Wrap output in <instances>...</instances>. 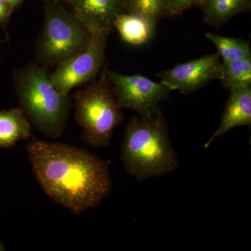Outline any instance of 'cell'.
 I'll use <instances>...</instances> for the list:
<instances>
[{"instance_id": "obj_1", "label": "cell", "mask_w": 251, "mask_h": 251, "mask_svg": "<svg viewBox=\"0 0 251 251\" xmlns=\"http://www.w3.org/2000/svg\"><path fill=\"white\" fill-rule=\"evenodd\" d=\"M26 150L43 191L74 214L99 205L110 192V160L76 147L38 139L29 142Z\"/></svg>"}, {"instance_id": "obj_2", "label": "cell", "mask_w": 251, "mask_h": 251, "mask_svg": "<svg viewBox=\"0 0 251 251\" xmlns=\"http://www.w3.org/2000/svg\"><path fill=\"white\" fill-rule=\"evenodd\" d=\"M121 158L126 171L139 181L176 169L177 156L161 110L151 116L130 119L122 139Z\"/></svg>"}, {"instance_id": "obj_3", "label": "cell", "mask_w": 251, "mask_h": 251, "mask_svg": "<svg viewBox=\"0 0 251 251\" xmlns=\"http://www.w3.org/2000/svg\"><path fill=\"white\" fill-rule=\"evenodd\" d=\"M47 68L29 63L15 75L20 105L30 124L55 139L62 135L71 110L69 96L59 92L50 79Z\"/></svg>"}, {"instance_id": "obj_4", "label": "cell", "mask_w": 251, "mask_h": 251, "mask_svg": "<svg viewBox=\"0 0 251 251\" xmlns=\"http://www.w3.org/2000/svg\"><path fill=\"white\" fill-rule=\"evenodd\" d=\"M104 66L95 80L74 94L75 118L82 128V138L89 146L101 148L110 145L115 128L124 120Z\"/></svg>"}, {"instance_id": "obj_5", "label": "cell", "mask_w": 251, "mask_h": 251, "mask_svg": "<svg viewBox=\"0 0 251 251\" xmlns=\"http://www.w3.org/2000/svg\"><path fill=\"white\" fill-rule=\"evenodd\" d=\"M45 3L44 25L35 54L43 67H57L86 49L91 32L62 1Z\"/></svg>"}, {"instance_id": "obj_6", "label": "cell", "mask_w": 251, "mask_h": 251, "mask_svg": "<svg viewBox=\"0 0 251 251\" xmlns=\"http://www.w3.org/2000/svg\"><path fill=\"white\" fill-rule=\"evenodd\" d=\"M108 36L103 32H91L86 49L49 74L51 82L59 92L69 96L74 89L87 85L99 76L105 66Z\"/></svg>"}, {"instance_id": "obj_7", "label": "cell", "mask_w": 251, "mask_h": 251, "mask_svg": "<svg viewBox=\"0 0 251 251\" xmlns=\"http://www.w3.org/2000/svg\"><path fill=\"white\" fill-rule=\"evenodd\" d=\"M107 73L119 105L134 110L140 117L151 116L160 111V104L171 92L161 82L141 75H124L109 69Z\"/></svg>"}, {"instance_id": "obj_8", "label": "cell", "mask_w": 251, "mask_h": 251, "mask_svg": "<svg viewBox=\"0 0 251 251\" xmlns=\"http://www.w3.org/2000/svg\"><path fill=\"white\" fill-rule=\"evenodd\" d=\"M163 85L171 91L178 90L189 94L200 90L211 81L221 80L223 64L216 52L201 58L178 64L168 70L156 74Z\"/></svg>"}, {"instance_id": "obj_9", "label": "cell", "mask_w": 251, "mask_h": 251, "mask_svg": "<svg viewBox=\"0 0 251 251\" xmlns=\"http://www.w3.org/2000/svg\"><path fill=\"white\" fill-rule=\"evenodd\" d=\"M90 32L110 35L119 15L126 12L122 0H59Z\"/></svg>"}, {"instance_id": "obj_10", "label": "cell", "mask_w": 251, "mask_h": 251, "mask_svg": "<svg viewBox=\"0 0 251 251\" xmlns=\"http://www.w3.org/2000/svg\"><path fill=\"white\" fill-rule=\"evenodd\" d=\"M230 94L226 102L221 124L209 140L204 145L206 149L213 142L238 126H251V87L229 90Z\"/></svg>"}, {"instance_id": "obj_11", "label": "cell", "mask_w": 251, "mask_h": 251, "mask_svg": "<svg viewBox=\"0 0 251 251\" xmlns=\"http://www.w3.org/2000/svg\"><path fill=\"white\" fill-rule=\"evenodd\" d=\"M31 136V124L22 109L0 111V147L10 148Z\"/></svg>"}, {"instance_id": "obj_12", "label": "cell", "mask_w": 251, "mask_h": 251, "mask_svg": "<svg viewBox=\"0 0 251 251\" xmlns=\"http://www.w3.org/2000/svg\"><path fill=\"white\" fill-rule=\"evenodd\" d=\"M156 23L138 15L124 12L117 16L114 24L122 40L133 46L143 45L153 34Z\"/></svg>"}, {"instance_id": "obj_13", "label": "cell", "mask_w": 251, "mask_h": 251, "mask_svg": "<svg viewBox=\"0 0 251 251\" xmlns=\"http://www.w3.org/2000/svg\"><path fill=\"white\" fill-rule=\"evenodd\" d=\"M201 8L204 22L219 28L236 15L250 11L251 0H204Z\"/></svg>"}, {"instance_id": "obj_14", "label": "cell", "mask_w": 251, "mask_h": 251, "mask_svg": "<svg viewBox=\"0 0 251 251\" xmlns=\"http://www.w3.org/2000/svg\"><path fill=\"white\" fill-rule=\"evenodd\" d=\"M205 36L216 46L218 52L222 57L223 62L251 57L249 41L212 32H206Z\"/></svg>"}, {"instance_id": "obj_15", "label": "cell", "mask_w": 251, "mask_h": 251, "mask_svg": "<svg viewBox=\"0 0 251 251\" xmlns=\"http://www.w3.org/2000/svg\"><path fill=\"white\" fill-rule=\"evenodd\" d=\"M223 85L229 90L251 87V57L223 62Z\"/></svg>"}, {"instance_id": "obj_16", "label": "cell", "mask_w": 251, "mask_h": 251, "mask_svg": "<svg viewBox=\"0 0 251 251\" xmlns=\"http://www.w3.org/2000/svg\"><path fill=\"white\" fill-rule=\"evenodd\" d=\"M126 12L158 22L169 14L167 0H122Z\"/></svg>"}, {"instance_id": "obj_17", "label": "cell", "mask_w": 251, "mask_h": 251, "mask_svg": "<svg viewBox=\"0 0 251 251\" xmlns=\"http://www.w3.org/2000/svg\"><path fill=\"white\" fill-rule=\"evenodd\" d=\"M170 15L181 14L191 8L201 7L204 0H167Z\"/></svg>"}, {"instance_id": "obj_18", "label": "cell", "mask_w": 251, "mask_h": 251, "mask_svg": "<svg viewBox=\"0 0 251 251\" xmlns=\"http://www.w3.org/2000/svg\"><path fill=\"white\" fill-rule=\"evenodd\" d=\"M14 8L4 0H0V23L5 22L12 13Z\"/></svg>"}, {"instance_id": "obj_19", "label": "cell", "mask_w": 251, "mask_h": 251, "mask_svg": "<svg viewBox=\"0 0 251 251\" xmlns=\"http://www.w3.org/2000/svg\"><path fill=\"white\" fill-rule=\"evenodd\" d=\"M8 4L12 6L13 8L17 7L22 4L23 0H4Z\"/></svg>"}, {"instance_id": "obj_20", "label": "cell", "mask_w": 251, "mask_h": 251, "mask_svg": "<svg viewBox=\"0 0 251 251\" xmlns=\"http://www.w3.org/2000/svg\"><path fill=\"white\" fill-rule=\"evenodd\" d=\"M4 250V247H3L2 244L0 243V251Z\"/></svg>"}, {"instance_id": "obj_21", "label": "cell", "mask_w": 251, "mask_h": 251, "mask_svg": "<svg viewBox=\"0 0 251 251\" xmlns=\"http://www.w3.org/2000/svg\"><path fill=\"white\" fill-rule=\"evenodd\" d=\"M44 1H59V0H44Z\"/></svg>"}]
</instances>
